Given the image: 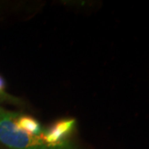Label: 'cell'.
I'll use <instances>...</instances> for the list:
<instances>
[{
  "label": "cell",
  "instance_id": "7a4b0ae2",
  "mask_svg": "<svg viewBox=\"0 0 149 149\" xmlns=\"http://www.w3.org/2000/svg\"><path fill=\"white\" fill-rule=\"evenodd\" d=\"M74 124V119L61 120L46 132H43V139L52 147L67 146L68 144L65 142V139L73 130Z\"/></svg>",
  "mask_w": 149,
  "mask_h": 149
},
{
  "label": "cell",
  "instance_id": "3957f363",
  "mask_svg": "<svg viewBox=\"0 0 149 149\" xmlns=\"http://www.w3.org/2000/svg\"><path fill=\"white\" fill-rule=\"evenodd\" d=\"M17 124L19 128L27 133L40 136L43 133L40 124L31 117L28 116H17Z\"/></svg>",
  "mask_w": 149,
  "mask_h": 149
},
{
  "label": "cell",
  "instance_id": "5b68a950",
  "mask_svg": "<svg viewBox=\"0 0 149 149\" xmlns=\"http://www.w3.org/2000/svg\"><path fill=\"white\" fill-rule=\"evenodd\" d=\"M0 109H1V108H0Z\"/></svg>",
  "mask_w": 149,
  "mask_h": 149
},
{
  "label": "cell",
  "instance_id": "277c9868",
  "mask_svg": "<svg viewBox=\"0 0 149 149\" xmlns=\"http://www.w3.org/2000/svg\"><path fill=\"white\" fill-rule=\"evenodd\" d=\"M4 87H5V83H4V80H3L2 77H0V93H2L3 90H4Z\"/></svg>",
  "mask_w": 149,
  "mask_h": 149
},
{
  "label": "cell",
  "instance_id": "6da1fadb",
  "mask_svg": "<svg viewBox=\"0 0 149 149\" xmlns=\"http://www.w3.org/2000/svg\"><path fill=\"white\" fill-rule=\"evenodd\" d=\"M17 114L0 109V143L11 149H71L67 146L52 147L44 140L43 133L33 135L19 128Z\"/></svg>",
  "mask_w": 149,
  "mask_h": 149
}]
</instances>
